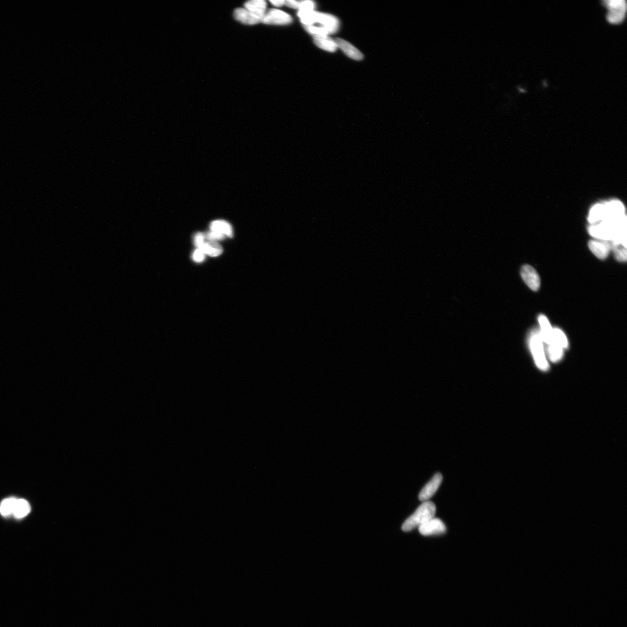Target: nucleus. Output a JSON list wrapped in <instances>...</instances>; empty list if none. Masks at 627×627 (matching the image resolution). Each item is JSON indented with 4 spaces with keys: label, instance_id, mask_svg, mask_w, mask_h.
<instances>
[{
    "label": "nucleus",
    "instance_id": "6e6552de",
    "mask_svg": "<svg viewBox=\"0 0 627 627\" xmlns=\"http://www.w3.org/2000/svg\"><path fill=\"white\" fill-rule=\"evenodd\" d=\"M384 516L386 521L393 525L405 524L409 518V507L405 502L395 497L387 503Z\"/></svg>",
    "mask_w": 627,
    "mask_h": 627
},
{
    "label": "nucleus",
    "instance_id": "423d86ee",
    "mask_svg": "<svg viewBox=\"0 0 627 627\" xmlns=\"http://www.w3.org/2000/svg\"><path fill=\"white\" fill-rule=\"evenodd\" d=\"M410 474L416 481L434 484L435 481L448 479L452 473L441 466L423 463L422 461L421 464H417L410 470Z\"/></svg>",
    "mask_w": 627,
    "mask_h": 627
},
{
    "label": "nucleus",
    "instance_id": "0eeeda50",
    "mask_svg": "<svg viewBox=\"0 0 627 627\" xmlns=\"http://www.w3.org/2000/svg\"><path fill=\"white\" fill-rule=\"evenodd\" d=\"M410 478H412V474H410L408 467L403 465L393 466L387 474L389 490H391L396 497H399L409 486Z\"/></svg>",
    "mask_w": 627,
    "mask_h": 627
},
{
    "label": "nucleus",
    "instance_id": "f257e3e1",
    "mask_svg": "<svg viewBox=\"0 0 627 627\" xmlns=\"http://www.w3.org/2000/svg\"><path fill=\"white\" fill-rule=\"evenodd\" d=\"M583 43L585 35L579 28L556 18L539 19L523 39V45L538 49H575Z\"/></svg>",
    "mask_w": 627,
    "mask_h": 627
},
{
    "label": "nucleus",
    "instance_id": "f8f14e48",
    "mask_svg": "<svg viewBox=\"0 0 627 627\" xmlns=\"http://www.w3.org/2000/svg\"><path fill=\"white\" fill-rule=\"evenodd\" d=\"M610 59L627 71V50H607Z\"/></svg>",
    "mask_w": 627,
    "mask_h": 627
},
{
    "label": "nucleus",
    "instance_id": "20e7f679",
    "mask_svg": "<svg viewBox=\"0 0 627 627\" xmlns=\"http://www.w3.org/2000/svg\"><path fill=\"white\" fill-rule=\"evenodd\" d=\"M420 457L423 463L441 466L451 473L464 474L466 471L463 450L457 444L444 441V439L423 444Z\"/></svg>",
    "mask_w": 627,
    "mask_h": 627
},
{
    "label": "nucleus",
    "instance_id": "7ed1b4c3",
    "mask_svg": "<svg viewBox=\"0 0 627 627\" xmlns=\"http://www.w3.org/2000/svg\"><path fill=\"white\" fill-rule=\"evenodd\" d=\"M488 12L489 17L500 21L523 39L532 25L533 4L529 0H503L490 5Z\"/></svg>",
    "mask_w": 627,
    "mask_h": 627
},
{
    "label": "nucleus",
    "instance_id": "9d476101",
    "mask_svg": "<svg viewBox=\"0 0 627 627\" xmlns=\"http://www.w3.org/2000/svg\"><path fill=\"white\" fill-rule=\"evenodd\" d=\"M601 3L590 2V0H575V2H569V7L575 13L581 14L590 18H597L598 10H600Z\"/></svg>",
    "mask_w": 627,
    "mask_h": 627
},
{
    "label": "nucleus",
    "instance_id": "f03ea898",
    "mask_svg": "<svg viewBox=\"0 0 627 627\" xmlns=\"http://www.w3.org/2000/svg\"><path fill=\"white\" fill-rule=\"evenodd\" d=\"M467 27L471 38L488 48L504 50L523 43L522 36L489 16L473 17L468 21Z\"/></svg>",
    "mask_w": 627,
    "mask_h": 627
},
{
    "label": "nucleus",
    "instance_id": "9b49d317",
    "mask_svg": "<svg viewBox=\"0 0 627 627\" xmlns=\"http://www.w3.org/2000/svg\"><path fill=\"white\" fill-rule=\"evenodd\" d=\"M540 4L552 13H562L569 9V2H566V0H542Z\"/></svg>",
    "mask_w": 627,
    "mask_h": 627
},
{
    "label": "nucleus",
    "instance_id": "1a4fd4ad",
    "mask_svg": "<svg viewBox=\"0 0 627 627\" xmlns=\"http://www.w3.org/2000/svg\"><path fill=\"white\" fill-rule=\"evenodd\" d=\"M598 21L627 20V4L623 2H603L598 10Z\"/></svg>",
    "mask_w": 627,
    "mask_h": 627
},
{
    "label": "nucleus",
    "instance_id": "39448f33",
    "mask_svg": "<svg viewBox=\"0 0 627 627\" xmlns=\"http://www.w3.org/2000/svg\"><path fill=\"white\" fill-rule=\"evenodd\" d=\"M398 499L407 504L409 509L421 511L424 514L436 513L445 506V496L442 490L430 482H410Z\"/></svg>",
    "mask_w": 627,
    "mask_h": 627
}]
</instances>
